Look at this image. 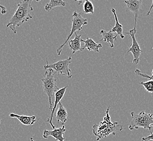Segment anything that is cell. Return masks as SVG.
Here are the masks:
<instances>
[{
    "label": "cell",
    "instance_id": "6da1fadb",
    "mask_svg": "<svg viewBox=\"0 0 153 141\" xmlns=\"http://www.w3.org/2000/svg\"><path fill=\"white\" fill-rule=\"evenodd\" d=\"M31 0L23 1L18 5V9L7 25L14 34L17 33L16 27L21 26L25 22L32 19L30 13L33 11Z\"/></svg>",
    "mask_w": 153,
    "mask_h": 141
},
{
    "label": "cell",
    "instance_id": "7402d4cb",
    "mask_svg": "<svg viewBox=\"0 0 153 141\" xmlns=\"http://www.w3.org/2000/svg\"><path fill=\"white\" fill-rule=\"evenodd\" d=\"M0 8L1 9V13L2 14V15H4L6 14L7 13V10L6 9V7H4V6H2L1 4H0Z\"/></svg>",
    "mask_w": 153,
    "mask_h": 141
},
{
    "label": "cell",
    "instance_id": "ffe728a7",
    "mask_svg": "<svg viewBox=\"0 0 153 141\" xmlns=\"http://www.w3.org/2000/svg\"><path fill=\"white\" fill-rule=\"evenodd\" d=\"M135 73L136 74L137 76H142V77H144V78H147V79H149V80H152V81H153V78H151V76H148L147 74L142 73L141 71L139 70L138 69L136 70Z\"/></svg>",
    "mask_w": 153,
    "mask_h": 141
},
{
    "label": "cell",
    "instance_id": "cb8c5ba5",
    "mask_svg": "<svg viewBox=\"0 0 153 141\" xmlns=\"http://www.w3.org/2000/svg\"><path fill=\"white\" fill-rule=\"evenodd\" d=\"M30 141H35L34 140H33V138H32V137H31L30 138Z\"/></svg>",
    "mask_w": 153,
    "mask_h": 141
},
{
    "label": "cell",
    "instance_id": "603a6c76",
    "mask_svg": "<svg viewBox=\"0 0 153 141\" xmlns=\"http://www.w3.org/2000/svg\"><path fill=\"white\" fill-rule=\"evenodd\" d=\"M153 8V1H152V6H150V8H149V11L147 13V14H146V15L147 16V15H149L150 14V13L152 12V9Z\"/></svg>",
    "mask_w": 153,
    "mask_h": 141
},
{
    "label": "cell",
    "instance_id": "e0dca14e",
    "mask_svg": "<svg viewBox=\"0 0 153 141\" xmlns=\"http://www.w3.org/2000/svg\"><path fill=\"white\" fill-rule=\"evenodd\" d=\"M66 2L62 0H51L50 2L47 3L45 7V9L49 12L53 10V8L56 7H65Z\"/></svg>",
    "mask_w": 153,
    "mask_h": 141
},
{
    "label": "cell",
    "instance_id": "7c38bea8",
    "mask_svg": "<svg viewBox=\"0 0 153 141\" xmlns=\"http://www.w3.org/2000/svg\"><path fill=\"white\" fill-rule=\"evenodd\" d=\"M80 41L81 42H83L84 44V46L82 47L83 50L87 48L88 51H94L99 53L100 49L102 48V45L101 44H98L94 42L91 38H87L86 40L81 39Z\"/></svg>",
    "mask_w": 153,
    "mask_h": 141
},
{
    "label": "cell",
    "instance_id": "484cf974",
    "mask_svg": "<svg viewBox=\"0 0 153 141\" xmlns=\"http://www.w3.org/2000/svg\"><path fill=\"white\" fill-rule=\"evenodd\" d=\"M1 119L0 118V124H1Z\"/></svg>",
    "mask_w": 153,
    "mask_h": 141
},
{
    "label": "cell",
    "instance_id": "ba28073f",
    "mask_svg": "<svg viewBox=\"0 0 153 141\" xmlns=\"http://www.w3.org/2000/svg\"><path fill=\"white\" fill-rule=\"evenodd\" d=\"M127 5L126 12H132L134 15L135 24L134 29H136V25L137 22L139 15L141 14L142 10L141 6L142 1L141 0H128L124 2Z\"/></svg>",
    "mask_w": 153,
    "mask_h": 141
},
{
    "label": "cell",
    "instance_id": "30bf717a",
    "mask_svg": "<svg viewBox=\"0 0 153 141\" xmlns=\"http://www.w3.org/2000/svg\"><path fill=\"white\" fill-rule=\"evenodd\" d=\"M68 86H66L65 87H64L62 88L59 89V91H57L56 94H55V100H54V106L53 107V109L52 110V112L51 114L50 118L49 119L47 120V122L50 124L51 126H52V128L53 129H54L56 128L54 125H53L52 123V120H53V115L56 111V106L58 105V104L60 103V100H62V98L64 97L65 95V92L66 88H68Z\"/></svg>",
    "mask_w": 153,
    "mask_h": 141
},
{
    "label": "cell",
    "instance_id": "2e32d148",
    "mask_svg": "<svg viewBox=\"0 0 153 141\" xmlns=\"http://www.w3.org/2000/svg\"><path fill=\"white\" fill-rule=\"evenodd\" d=\"M111 12L114 14V17H115V26L112 28V29L111 31L112 33H116L117 35L120 36L121 38L123 39L124 38V35L123 33V27L121 24H120V22L118 21L117 16L116 15L115 9L114 8H112V9H111Z\"/></svg>",
    "mask_w": 153,
    "mask_h": 141
},
{
    "label": "cell",
    "instance_id": "8fae6325",
    "mask_svg": "<svg viewBox=\"0 0 153 141\" xmlns=\"http://www.w3.org/2000/svg\"><path fill=\"white\" fill-rule=\"evenodd\" d=\"M9 117L17 118L21 124L26 126L33 125L36 122V116H27L25 115H18L11 113L9 115Z\"/></svg>",
    "mask_w": 153,
    "mask_h": 141
},
{
    "label": "cell",
    "instance_id": "44dd1931",
    "mask_svg": "<svg viewBox=\"0 0 153 141\" xmlns=\"http://www.w3.org/2000/svg\"><path fill=\"white\" fill-rule=\"evenodd\" d=\"M153 141V133L151 132V135L147 137H144L142 138V141Z\"/></svg>",
    "mask_w": 153,
    "mask_h": 141
},
{
    "label": "cell",
    "instance_id": "5bb4252c",
    "mask_svg": "<svg viewBox=\"0 0 153 141\" xmlns=\"http://www.w3.org/2000/svg\"><path fill=\"white\" fill-rule=\"evenodd\" d=\"M59 105L56 115L57 123L58 125H59V123H61L64 125L68 121V112L61 102L59 103Z\"/></svg>",
    "mask_w": 153,
    "mask_h": 141
},
{
    "label": "cell",
    "instance_id": "8992f818",
    "mask_svg": "<svg viewBox=\"0 0 153 141\" xmlns=\"http://www.w3.org/2000/svg\"><path fill=\"white\" fill-rule=\"evenodd\" d=\"M47 60V65H45L44 70H52L54 72H56L58 74L66 76L69 79H71L72 77V74H71V70L69 68V65L72 63V58L70 56L65 60H59L56 63L52 64H48V59Z\"/></svg>",
    "mask_w": 153,
    "mask_h": 141
},
{
    "label": "cell",
    "instance_id": "9c48e42d",
    "mask_svg": "<svg viewBox=\"0 0 153 141\" xmlns=\"http://www.w3.org/2000/svg\"><path fill=\"white\" fill-rule=\"evenodd\" d=\"M66 131L65 126L64 125L62 128H59L58 129L55 128L53 130H44L43 133V137L47 139L49 136H52L55 138L56 141H64L66 138L64 137V135Z\"/></svg>",
    "mask_w": 153,
    "mask_h": 141
},
{
    "label": "cell",
    "instance_id": "5b68a950",
    "mask_svg": "<svg viewBox=\"0 0 153 141\" xmlns=\"http://www.w3.org/2000/svg\"><path fill=\"white\" fill-rule=\"evenodd\" d=\"M72 25L71 30L68 34L67 38L64 43L60 46L56 50V53L58 56L61 54L62 48L65 46V45L66 44L68 40L70 39L72 35L76 33V31H81L82 30V27L88 24V20L82 18V13H78L76 11H75L72 15Z\"/></svg>",
    "mask_w": 153,
    "mask_h": 141
},
{
    "label": "cell",
    "instance_id": "7a4b0ae2",
    "mask_svg": "<svg viewBox=\"0 0 153 141\" xmlns=\"http://www.w3.org/2000/svg\"><path fill=\"white\" fill-rule=\"evenodd\" d=\"M109 108L110 107H108L106 110V115L104 117L103 121L99 125L94 124L93 126V133L96 136L97 141L105 138L111 134L116 135L118 132L122 131L124 129L123 126L117 122H111L109 115Z\"/></svg>",
    "mask_w": 153,
    "mask_h": 141
},
{
    "label": "cell",
    "instance_id": "277c9868",
    "mask_svg": "<svg viewBox=\"0 0 153 141\" xmlns=\"http://www.w3.org/2000/svg\"><path fill=\"white\" fill-rule=\"evenodd\" d=\"M42 88L45 93L47 94L49 99L50 110L52 111L53 109L52 98L54 96L57 91H59V88L56 84V81L55 78L54 72L52 70H46L45 73L44 78L41 79Z\"/></svg>",
    "mask_w": 153,
    "mask_h": 141
},
{
    "label": "cell",
    "instance_id": "4316f807",
    "mask_svg": "<svg viewBox=\"0 0 153 141\" xmlns=\"http://www.w3.org/2000/svg\"><path fill=\"white\" fill-rule=\"evenodd\" d=\"M152 128H153V124H152Z\"/></svg>",
    "mask_w": 153,
    "mask_h": 141
},
{
    "label": "cell",
    "instance_id": "d6986e66",
    "mask_svg": "<svg viewBox=\"0 0 153 141\" xmlns=\"http://www.w3.org/2000/svg\"><path fill=\"white\" fill-rule=\"evenodd\" d=\"M140 84L143 86L148 92L153 94V81L149 80L147 82H141Z\"/></svg>",
    "mask_w": 153,
    "mask_h": 141
},
{
    "label": "cell",
    "instance_id": "52a82bcc",
    "mask_svg": "<svg viewBox=\"0 0 153 141\" xmlns=\"http://www.w3.org/2000/svg\"><path fill=\"white\" fill-rule=\"evenodd\" d=\"M136 29L133 28V30H130L129 32L126 33V34L130 35V37L132 39V41H133L131 45L130 46L127 53L131 52L133 54L134 59L132 63L137 65L140 62V56L141 54L142 50L140 48V45L136 39Z\"/></svg>",
    "mask_w": 153,
    "mask_h": 141
},
{
    "label": "cell",
    "instance_id": "d4e9b609",
    "mask_svg": "<svg viewBox=\"0 0 153 141\" xmlns=\"http://www.w3.org/2000/svg\"><path fill=\"white\" fill-rule=\"evenodd\" d=\"M151 78H153V70H152V76H151Z\"/></svg>",
    "mask_w": 153,
    "mask_h": 141
},
{
    "label": "cell",
    "instance_id": "ac0fdd59",
    "mask_svg": "<svg viewBox=\"0 0 153 141\" xmlns=\"http://www.w3.org/2000/svg\"><path fill=\"white\" fill-rule=\"evenodd\" d=\"M83 10L85 14H94V6L91 1H85L83 4Z\"/></svg>",
    "mask_w": 153,
    "mask_h": 141
},
{
    "label": "cell",
    "instance_id": "9a60e30c",
    "mask_svg": "<svg viewBox=\"0 0 153 141\" xmlns=\"http://www.w3.org/2000/svg\"><path fill=\"white\" fill-rule=\"evenodd\" d=\"M75 37L74 39L71 40L69 42V47L71 50H72V54L84 50L83 48L81 47V37L82 35H78L76 33H74Z\"/></svg>",
    "mask_w": 153,
    "mask_h": 141
},
{
    "label": "cell",
    "instance_id": "3957f363",
    "mask_svg": "<svg viewBox=\"0 0 153 141\" xmlns=\"http://www.w3.org/2000/svg\"><path fill=\"white\" fill-rule=\"evenodd\" d=\"M132 121L129 125L130 130L138 129L140 128L151 131L152 125L153 124V114H149L146 112H140L136 114L134 112H131Z\"/></svg>",
    "mask_w": 153,
    "mask_h": 141
},
{
    "label": "cell",
    "instance_id": "4fadbf2b",
    "mask_svg": "<svg viewBox=\"0 0 153 141\" xmlns=\"http://www.w3.org/2000/svg\"><path fill=\"white\" fill-rule=\"evenodd\" d=\"M100 34L102 35V39L99 42L101 41L107 42L110 44V46L111 48H114L115 41L117 40V35H115L114 33H112L111 30L107 32L104 30H100Z\"/></svg>",
    "mask_w": 153,
    "mask_h": 141
}]
</instances>
